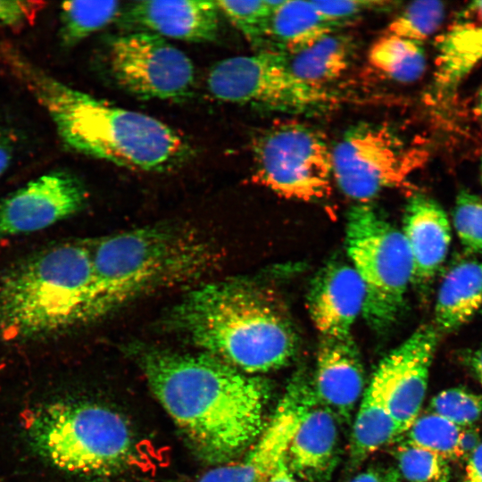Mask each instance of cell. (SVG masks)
<instances>
[{
  "label": "cell",
  "instance_id": "cell-41",
  "mask_svg": "<svg viewBox=\"0 0 482 482\" xmlns=\"http://www.w3.org/2000/svg\"><path fill=\"white\" fill-rule=\"evenodd\" d=\"M477 110H478V116L482 121V86L480 87L478 93Z\"/></svg>",
  "mask_w": 482,
  "mask_h": 482
},
{
  "label": "cell",
  "instance_id": "cell-13",
  "mask_svg": "<svg viewBox=\"0 0 482 482\" xmlns=\"http://www.w3.org/2000/svg\"><path fill=\"white\" fill-rule=\"evenodd\" d=\"M86 190L66 171L44 174L0 201V237L44 229L76 213Z\"/></svg>",
  "mask_w": 482,
  "mask_h": 482
},
{
  "label": "cell",
  "instance_id": "cell-42",
  "mask_svg": "<svg viewBox=\"0 0 482 482\" xmlns=\"http://www.w3.org/2000/svg\"><path fill=\"white\" fill-rule=\"evenodd\" d=\"M479 170H480V180H481V184H482V154H481V156H480Z\"/></svg>",
  "mask_w": 482,
  "mask_h": 482
},
{
  "label": "cell",
  "instance_id": "cell-39",
  "mask_svg": "<svg viewBox=\"0 0 482 482\" xmlns=\"http://www.w3.org/2000/svg\"><path fill=\"white\" fill-rule=\"evenodd\" d=\"M14 150V138L6 132L0 131V176L11 165Z\"/></svg>",
  "mask_w": 482,
  "mask_h": 482
},
{
  "label": "cell",
  "instance_id": "cell-29",
  "mask_svg": "<svg viewBox=\"0 0 482 482\" xmlns=\"http://www.w3.org/2000/svg\"><path fill=\"white\" fill-rule=\"evenodd\" d=\"M445 5L439 1L409 4L388 25V34L422 44L441 26Z\"/></svg>",
  "mask_w": 482,
  "mask_h": 482
},
{
  "label": "cell",
  "instance_id": "cell-12",
  "mask_svg": "<svg viewBox=\"0 0 482 482\" xmlns=\"http://www.w3.org/2000/svg\"><path fill=\"white\" fill-rule=\"evenodd\" d=\"M315 401L312 382L303 371L297 372L247 453L210 470L198 482H263L286 459L303 413Z\"/></svg>",
  "mask_w": 482,
  "mask_h": 482
},
{
  "label": "cell",
  "instance_id": "cell-15",
  "mask_svg": "<svg viewBox=\"0 0 482 482\" xmlns=\"http://www.w3.org/2000/svg\"><path fill=\"white\" fill-rule=\"evenodd\" d=\"M312 389L316 401L348 423L365 391L364 370L352 336L321 337Z\"/></svg>",
  "mask_w": 482,
  "mask_h": 482
},
{
  "label": "cell",
  "instance_id": "cell-26",
  "mask_svg": "<svg viewBox=\"0 0 482 482\" xmlns=\"http://www.w3.org/2000/svg\"><path fill=\"white\" fill-rule=\"evenodd\" d=\"M121 11L118 1H69L60 7V38L71 47L112 22Z\"/></svg>",
  "mask_w": 482,
  "mask_h": 482
},
{
  "label": "cell",
  "instance_id": "cell-30",
  "mask_svg": "<svg viewBox=\"0 0 482 482\" xmlns=\"http://www.w3.org/2000/svg\"><path fill=\"white\" fill-rule=\"evenodd\" d=\"M398 472L408 482H448L449 461L440 455L404 442L396 449Z\"/></svg>",
  "mask_w": 482,
  "mask_h": 482
},
{
  "label": "cell",
  "instance_id": "cell-34",
  "mask_svg": "<svg viewBox=\"0 0 482 482\" xmlns=\"http://www.w3.org/2000/svg\"><path fill=\"white\" fill-rule=\"evenodd\" d=\"M42 6V2L0 0V24L14 29L24 26L34 21Z\"/></svg>",
  "mask_w": 482,
  "mask_h": 482
},
{
  "label": "cell",
  "instance_id": "cell-4",
  "mask_svg": "<svg viewBox=\"0 0 482 482\" xmlns=\"http://www.w3.org/2000/svg\"><path fill=\"white\" fill-rule=\"evenodd\" d=\"M93 275L79 324L98 320L155 291L192 282L218 262L213 245L171 223L102 238L91 249Z\"/></svg>",
  "mask_w": 482,
  "mask_h": 482
},
{
  "label": "cell",
  "instance_id": "cell-38",
  "mask_svg": "<svg viewBox=\"0 0 482 482\" xmlns=\"http://www.w3.org/2000/svg\"><path fill=\"white\" fill-rule=\"evenodd\" d=\"M459 357L461 363L482 386V348L464 350Z\"/></svg>",
  "mask_w": 482,
  "mask_h": 482
},
{
  "label": "cell",
  "instance_id": "cell-9",
  "mask_svg": "<svg viewBox=\"0 0 482 482\" xmlns=\"http://www.w3.org/2000/svg\"><path fill=\"white\" fill-rule=\"evenodd\" d=\"M207 87L220 101L287 113L320 112L337 101L328 87L297 79L285 54L274 50L218 62L209 71Z\"/></svg>",
  "mask_w": 482,
  "mask_h": 482
},
{
  "label": "cell",
  "instance_id": "cell-40",
  "mask_svg": "<svg viewBox=\"0 0 482 482\" xmlns=\"http://www.w3.org/2000/svg\"><path fill=\"white\" fill-rule=\"evenodd\" d=\"M295 478L285 459L263 482H296Z\"/></svg>",
  "mask_w": 482,
  "mask_h": 482
},
{
  "label": "cell",
  "instance_id": "cell-5",
  "mask_svg": "<svg viewBox=\"0 0 482 482\" xmlns=\"http://www.w3.org/2000/svg\"><path fill=\"white\" fill-rule=\"evenodd\" d=\"M91 249L63 243L44 249L0 279V332L32 339L79 324L92 282Z\"/></svg>",
  "mask_w": 482,
  "mask_h": 482
},
{
  "label": "cell",
  "instance_id": "cell-14",
  "mask_svg": "<svg viewBox=\"0 0 482 482\" xmlns=\"http://www.w3.org/2000/svg\"><path fill=\"white\" fill-rule=\"evenodd\" d=\"M434 325H422L379 363L388 409L400 436L420 415L438 342Z\"/></svg>",
  "mask_w": 482,
  "mask_h": 482
},
{
  "label": "cell",
  "instance_id": "cell-37",
  "mask_svg": "<svg viewBox=\"0 0 482 482\" xmlns=\"http://www.w3.org/2000/svg\"><path fill=\"white\" fill-rule=\"evenodd\" d=\"M482 436L473 426L462 428L459 439L460 459L468 458L480 442Z\"/></svg>",
  "mask_w": 482,
  "mask_h": 482
},
{
  "label": "cell",
  "instance_id": "cell-22",
  "mask_svg": "<svg viewBox=\"0 0 482 482\" xmlns=\"http://www.w3.org/2000/svg\"><path fill=\"white\" fill-rule=\"evenodd\" d=\"M400 436L388 409L386 386L376 370L358 404L350 440V461L357 467Z\"/></svg>",
  "mask_w": 482,
  "mask_h": 482
},
{
  "label": "cell",
  "instance_id": "cell-24",
  "mask_svg": "<svg viewBox=\"0 0 482 482\" xmlns=\"http://www.w3.org/2000/svg\"><path fill=\"white\" fill-rule=\"evenodd\" d=\"M353 53L349 37L335 32L309 46L285 54L290 71L300 80L320 87L336 81L348 70Z\"/></svg>",
  "mask_w": 482,
  "mask_h": 482
},
{
  "label": "cell",
  "instance_id": "cell-31",
  "mask_svg": "<svg viewBox=\"0 0 482 482\" xmlns=\"http://www.w3.org/2000/svg\"><path fill=\"white\" fill-rule=\"evenodd\" d=\"M429 411L460 428L470 427L482 416V395L466 387L447 388L431 399Z\"/></svg>",
  "mask_w": 482,
  "mask_h": 482
},
{
  "label": "cell",
  "instance_id": "cell-33",
  "mask_svg": "<svg viewBox=\"0 0 482 482\" xmlns=\"http://www.w3.org/2000/svg\"><path fill=\"white\" fill-rule=\"evenodd\" d=\"M328 21L341 26L367 12L392 8L393 2L373 0L312 1Z\"/></svg>",
  "mask_w": 482,
  "mask_h": 482
},
{
  "label": "cell",
  "instance_id": "cell-36",
  "mask_svg": "<svg viewBox=\"0 0 482 482\" xmlns=\"http://www.w3.org/2000/svg\"><path fill=\"white\" fill-rule=\"evenodd\" d=\"M461 482H482V438L467 458L465 472Z\"/></svg>",
  "mask_w": 482,
  "mask_h": 482
},
{
  "label": "cell",
  "instance_id": "cell-17",
  "mask_svg": "<svg viewBox=\"0 0 482 482\" xmlns=\"http://www.w3.org/2000/svg\"><path fill=\"white\" fill-rule=\"evenodd\" d=\"M220 11L215 1H137L124 21L137 30L188 42H211L219 36Z\"/></svg>",
  "mask_w": 482,
  "mask_h": 482
},
{
  "label": "cell",
  "instance_id": "cell-10",
  "mask_svg": "<svg viewBox=\"0 0 482 482\" xmlns=\"http://www.w3.org/2000/svg\"><path fill=\"white\" fill-rule=\"evenodd\" d=\"M422 154L382 123H359L332 147L333 180L359 204L400 187L421 164Z\"/></svg>",
  "mask_w": 482,
  "mask_h": 482
},
{
  "label": "cell",
  "instance_id": "cell-1",
  "mask_svg": "<svg viewBox=\"0 0 482 482\" xmlns=\"http://www.w3.org/2000/svg\"><path fill=\"white\" fill-rule=\"evenodd\" d=\"M148 385L197 454L225 464L257 440L267 425L271 387L205 353L148 348L138 354Z\"/></svg>",
  "mask_w": 482,
  "mask_h": 482
},
{
  "label": "cell",
  "instance_id": "cell-7",
  "mask_svg": "<svg viewBox=\"0 0 482 482\" xmlns=\"http://www.w3.org/2000/svg\"><path fill=\"white\" fill-rule=\"evenodd\" d=\"M345 239L365 289L362 313L372 328L385 330L397 319L412 281V259L403 232L371 205L358 204L348 212Z\"/></svg>",
  "mask_w": 482,
  "mask_h": 482
},
{
  "label": "cell",
  "instance_id": "cell-25",
  "mask_svg": "<svg viewBox=\"0 0 482 482\" xmlns=\"http://www.w3.org/2000/svg\"><path fill=\"white\" fill-rule=\"evenodd\" d=\"M368 58L376 70L400 83L418 80L427 65L422 44L388 33L372 44Z\"/></svg>",
  "mask_w": 482,
  "mask_h": 482
},
{
  "label": "cell",
  "instance_id": "cell-19",
  "mask_svg": "<svg viewBox=\"0 0 482 482\" xmlns=\"http://www.w3.org/2000/svg\"><path fill=\"white\" fill-rule=\"evenodd\" d=\"M339 421L315 401L303 413L286 455L295 478L304 482H325L338 459Z\"/></svg>",
  "mask_w": 482,
  "mask_h": 482
},
{
  "label": "cell",
  "instance_id": "cell-8",
  "mask_svg": "<svg viewBox=\"0 0 482 482\" xmlns=\"http://www.w3.org/2000/svg\"><path fill=\"white\" fill-rule=\"evenodd\" d=\"M255 183L287 199L313 202L332 190V147L320 131L286 121L270 127L253 143Z\"/></svg>",
  "mask_w": 482,
  "mask_h": 482
},
{
  "label": "cell",
  "instance_id": "cell-18",
  "mask_svg": "<svg viewBox=\"0 0 482 482\" xmlns=\"http://www.w3.org/2000/svg\"><path fill=\"white\" fill-rule=\"evenodd\" d=\"M482 62V1L468 4L436 42L434 87L449 96Z\"/></svg>",
  "mask_w": 482,
  "mask_h": 482
},
{
  "label": "cell",
  "instance_id": "cell-32",
  "mask_svg": "<svg viewBox=\"0 0 482 482\" xmlns=\"http://www.w3.org/2000/svg\"><path fill=\"white\" fill-rule=\"evenodd\" d=\"M453 223L466 251L482 253V197L467 190L457 195Z\"/></svg>",
  "mask_w": 482,
  "mask_h": 482
},
{
  "label": "cell",
  "instance_id": "cell-11",
  "mask_svg": "<svg viewBox=\"0 0 482 482\" xmlns=\"http://www.w3.org/2000/svg\"><path fill=\"white\" fill-rule=\"evenodd\" d=\"M107 62L115 83L139 98L180 101L193 92L191 60L154 33L135 30L112 37Z\"/></svg>",
  "mask_w": 482,
  "mask_h": 482
},
{
  "label": "cell",
  "instance_id": "cell-3",
  "mask_svg": "<svg viewBox=\"0 0 482 482\" xmlns=\"http://www.w3.org/2000/svg\"><path fill=\"white\" fill-rule=\"evenodd\" d=\"M0 54L46 110L70 148L144 171L170 170L190 156L186 139L161 120L73 88L8 47L0 46Z\"/></svg>",
  "mask_w": 482,
  "mask_h": 482
},
{
  "label": "cell",
  "instance_id": "cell-35",
  "mask_svg": "<svg viewBox=\"0 0 482 482\" xmlns=\"http://www.w3.org/2000/svg\"><path fill=\"white\" fill-rule=\"evenodd\" d=\"M398 470L393 469L370 468L355 475L348 482H401Z\"/></svg>",
  "mask_w": 482,
  "mask_h": 482
},
{
  "label": "cell",
  "instance_id": "cell-21",
  "mask_svg": "<svg viewBox=\"0 0 482 482\" xmlns=\"http://www.w3.org/2000/svg\"><path fill=\"white\" fill-rule=\"evenodd\" d=\"M482 307V261L466 260L452 266L438 289L435 328L450 333L464 326Z\"/></svg>",
  "mask_w": 482,
  "mask_h": 482
},
{
  "label": "cell",
  "instance_id": "cell-6",
  "mask_svg": "<svg viewBox=\"0 0 482 482\" xmlns=\"http://www.w3.org/2000/svg\"><path fill=\"white\" fill-rule=\"evenodd\" d=\"M30 448L55 469L109 476L134 464L138 445L128 421L106 406L59 400L29 411L24 425Z\"/></svg>",
  "mask_w": 482,
  "mask_h": 482
},
{
  "label": "cell",
  "instance_id": "cell-23",
  "mask_svg": "<svg viewBox=\"0 0 482 482\" xmlns=\"http://www.w3.org/2000/svg\"><path fill=\"white\" fill-rule=\"evenodd\" d=\"M338 27L326 19L312 1H274L269 22L270 48L295 53L335 32Z\"/></svg>",
  "mask_w": 482,
  "mask_h": 482
},
{
  "label": "cell",
  "instance_id": "cell-43",
  "mask_svg": "<svg viewBox=\"0 0 482 482\" xmlns=\"http://www.w3.org/2000/svg\"><path fill=\"white\" fill-rule=\"evenodd\" d=\"M0 482H4V479L0 477Z\"/></svg>",
  "mask_w": 482,
  "mask_h": 482
},
{
  "label": "cell",
  "instance_id": "cell-20",
  "mask_svg": "<svg viewBox=\"0 0 482 482\" xmlns=\"http://www.w3.org/2000/svg\"><path fill=\"white\" fill-rule=\"evenodd\" d=\"M402 232L412 259V281L428 283L440 270L450 247L446 212L435 199L416 194L406 204Z\"/></svg>",
  "mask_w": 482,
  "mask_h": 482
},
{
  "label": "cell",
  "instance_id": "cell-16",
  "mask_svg": "<svg viewBox=\"0 0 482 482\" xmlns=\"http://www.w3.org/2000/svg\"><path fill=\"white\" fill-rule=\"evenodd\" d=\"M364 301L365 289L353 267L333 262L314 278L307 305L321 337H341L351 335L354 320L362 312Z\"/></svg>",
  "mask_w": 482,
  "mask_h": 482
},
{
  "label": "cell",
  "instance_id": "cell-27",
  "mask_svg": "<svg viewBox=\"0 0 482 482\" xmlns=\"http://www.w3.org/2000/svg\"><path fill=\"white\" fill-rule=\"evenodd\" d=\"M462 428L433 412L419 415L404 433L406 442L435 453L445 460H460L459 439Z\"/></svg>",
  "mask_w": 482,
  "mask_h": 482
},
{
  "label": "cell",
  "instance_id": "cell-28",
  "mask_svg": "<svg viewBox=\"0 0 482 482\" xmlns=\"http://www.w3.org/2000/svg\"><path fill=\"white\" fill-rule=\"evenodd\" d=\"M221 12L259 51L271 50L269 22L274 1H215Z\"/></svg>",
  "mask_w": 482,
  "mask_h": 482
},
{
  "label": "cell",
  "instance_id": "cell-2",
  "mask_svg": "<svg viewBox=\"0 0 482 482\" xmlns=\"http://www.w3.org/2000/svg\"><path fill=\"white\" fill-rule=\"evenodd\" d=\"M168 324L205 353L249 375L280 369L297 351L298 337L282 300L246 279L194 288L173 307Z\"/></svg>",
  "mask_w": 482,
  "mask_h": 482
}]
</instances>
